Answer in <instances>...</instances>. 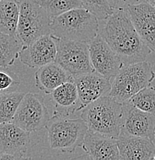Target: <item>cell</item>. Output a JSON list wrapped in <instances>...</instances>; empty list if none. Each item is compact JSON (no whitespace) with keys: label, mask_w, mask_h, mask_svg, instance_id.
<instances>
[{"label":"cell","mask_w":155,"mask_h":160,"mask_svg":"<svg viewBox=\"0 0 155 160\" xmlns=\"http://www.w3.org/2000/svg\"><path fill=\"white\" fill-rule=\"evenodd\" d=\"M100 34L117 53L124 66L146 61L151 50L141 39L127 9H116Z\"/></svg>","instance_id":"obj_1"},{"label":"cell","mask_w":155,"mask_h":160,"mask_svg":"<svg viewBox=\"0 0 155 160\" xmlns=\"http://www.w3.org/2000/svg\"><path fill=\"white\" fill-rule=\"evenodd\" d=\"M99 34L98 19L85 8H76L51 22V35L63 39L90 43Z\"/></svg>","instance_id":"obj_2"},{"label":"cell","mask_w":155,"mask_h":160,"mask_svg":"<svg viewBox=\"0 0 155 160\" xmlns=\"http://www.w3.org/2000/svg\"><path fill=\"white\" fill-rule=\"evenodd\" d=\"M81 111L80 117L90 130L118 139L121 131L123 103L107 95L93 102Z\"/></svg>","instance_id":"obj_3"},{"label":"cell","mask_w":155,"mask_h":160,"mask_svg":"<svg viewBox=\"0 0 155 160\" xmlns=\"http://www.w3.org/2000/svg\"><path fill=\"white\" fill-rule=\"evenodd\" d=\"M45 128L51 149L63 153H73L81 146L89 129L81 117L72 119L56 112Z\"/></svg>","instance_id":"obj_4"},{"label":"cell","mask_w":155,"mask_h":160,"mask_svg":"<svg viewBox=\"0 0 155 160\" xmlns=\"http://www.w3.org/2000/svg\"><path fill=\"white\" fill-rule=\"evenodd\" d=\"M154 79L155 72L148 62L124 66L111 82L109 96L123 103L141 89L151 86Z\"/></svg>","instance_id":"obj_5"},{"label":"cell","mask_w":155,"mask_h":160,"mask_svg":"<svg viewBox=\"0 0 155 160\" xmlns=\"http://www.w3.org/2000/svg\"><path fill=\"white\" fill-rule=\"evenodd\" d=\"M19 16L16 36L23 46L38 38L51 34L52 19L36 0H18Z\"/></svg>","instance_id":"obj_6"},{"label":"cell","mask_w":155,"mask_h":160,"mask_svg":"<svg viewBox=\"0 0 155 160\" xmlns=\"http://www.w3.org/2000/svg\"><path fill=\"white\" fill-rule=\"evenodd\" d=\"M53 38L57 49L55 62L73 78L94 71L90 57L89 43L63 39L56 36Z\"/></svg>","instance_id":"obj_7"},{"label":"cell","mask_w":155,"mask_h":160,"mask_svg":"<svg viewBox=\"0 0 155 160\" xmlns=\"http://www.w3.org/2000/svg\"><path fill=\"white\" fill-rule=\"evenodd\" d=\"M49 119V111L43 96L38 93L28 92L22 99L12 122L32 132L46 127Z\"/></svg>","instance_id":"obj_8"},{"label":"cell","mask_w":155,"mask_h":160,"mask_svg":"<svg viewBox=\"0 0 155 160\" xmlns=\"http://www.w3.org/2000/svg\"><path fill=\"white\" fill-rule=\"evenodd\" d=\"M89 51L94 71L108 79L114 78L124 66L117 53L100 33L89 43Z\"/></svg>","instance_id":"obj_9"},{"label":"cell","mask_w":155,"mask_h":160,"mask_svg":"<svg viewBox=\"0 0 155 160\" xmlns=\"http://www.w3.org/2000/svg\"><path fill=\"white\" fill-rule=\"evenodd\" d=\"M155 115L135 107L129 101L123 102L121 134L155 139Z\"/></svg>","instance_id":"obj_10"},{"label":"cell","mask_w":155,"mask_h":160,"mask_svg":"<svg viewBox=\"0 0 155 160\" xmlns=\"http://www.w3.org/2000/svg\"><path fill=\"white\" fill-rule=\"evenodd\" d=\"M29 145V132L13 122L0 123V155H11L16 159H29L26 156Z\"/></svg>","instance_id":"obj_11"},{"label":"cell","mask_w":155,"mask_h":160,"mask_svg":"<svg viewBox=\"0 0 155 160\" xmlns=\"http://www.w3.org/2000/svg\"><path fill=\"white\" fill-rule=\"evenodd\" d=\"M56 43L51 34L36 39L19 52V59L29 68H39L56 60Z\"/></svg>","instance_id":"obj_12"},{"label":"cell","mask_w":155,"mask_h":160,"mask_svg":"<svg viewBox=\"0 0 155 160\" xmlns=\"http://www.w3.org/2000/svg\"><path fill=\"white\" fill-rule=\"evenodd\" d=\"M79 96V111H81L93 102L110 94L111 90V79L96 71L85 73L73 78Z\"/></svg>","instance_id":"obj_13"},{"label":"cell","mask_w":155,"mask_h":160,"mask_svg":"<svg viewBox=\"0 0 155 160\" xmlns=\"http://www.w3.org/2000/svg\"><path fill=\"white\" fill-rule=\"evenodd\" d=\"M127 10L138 34L155 53V7L144 0L129 6Z\"/></svg>","instance_id":"obj_14"},{"label":"cell","mask_w":155,"mask_h":160,"mask_svg":"<svg viewBox=\"0 0 155 160\" xmlns=\"http://www.w3.org/2000/svg\"><path fill=\"white\" fill-rule=\"evenodd\" d=\"M86 159L94 160L121 159L116 139L88 129L80 146Z\"/></svg>","instance_id":"obj_15"},{"label":"cell","mask_w":155,"mask_h":160,"mask_svg":"<svg viewBox=\"0 0 155 160\" xmlns=\"http://www.w3.org/2000/svg\"><path fill=\"white\" fill-rule=\"evenodd\" d=\"M116 142L121 159H154L155 143L149 138L120 134Z\"/></svg>","instance_id":"obj_16"},{"label":"cell","mask_w":155,"mask_h":160,"mask_svg":"<svg viewBox=\"0 0 155 160\" xmlns=\"http://www.w3.org/2000/svg\"><path fill=\"white\" fill-rule=\"evenodd\" d=\"M73 77L56 62L41 66L35 73L36 86L46 94H50L63 83Z\"/></svg>","instance_id":"obj_17"},{"label":"cell","mask_w":155,"mask_h":160,"mask_svg":"<svg viewBox=\"0 0 155 160\" xmlns=\"http://www.w3.org/2000/svg\"><path fill=\"white\" fill-rule=\"evenodd\" d=\"M56 112L70 116L79 111L80 106L77 88L74 80L70 79L56 88L50 93Z\"/></svg>","instance_id":"obj_18"},{"label":"cell","mask_w":155,"mask_h":160,"mask_svg":"<svg viewBox=\"0 0 155 160\" xmlns=\"http://www.w3.org/2000/svg\"><path fill=\"white\" fill-rule=\"evenodd\" d=\"M19 16L18 0L0 1V32L16 36Z\"/></svg>","instance_id":"obj_19"},{"label":"cell","mask_w":155,"mask_h":160,"mask_svg":"<svg viewBox=\"0 0 155 160\" xmlns=\"http://www.w3.org/2000/svg\"><path fill=\"white\" fill-rule=\"evenodd\" d=\"M23 47L17 36L0 32V66L8 67L14 64Z\"/></svg>","instance_id":"obj_20"},{"label":"cell","mask_w":155,"mask_h":160,"mask_svg":"<svg viewBox=\"0 0 155 160\" xmlns=\"http://www.w3.org/2000/svg\"><path fill=\"white\" fill-rule=\"evenodd\" d=\"M26 93L0 92V123L12 122Z\"/></svg>","instance_id":"obj_21"},{"label":"cell","mask_w":155,"mask_h":160,"mask_svg":"<svg viewBox=\"0 0 155 160\" xmlns=\"http://www.w3.org/2000/svg\"><path fill=\"white\" fill-rule=\"evenodd\" d=\"M46 10L51 19L69 10L83 7L81 0H36Z\"/></svg>","instance_id":"obj_22"},{"label":"cell","mask_w":155,"mask_h":160,"mask_svg":"<svg viewBox=\"0 0 155 160\" xmlns=\"http://www.w3.org/2000/svg\"><path fill=\"white\" fill-rule=\"evenodd\" d=\"M128 101L137 109L155 115V87L154 86L144 88Z\"/></svg>","instance_id":"obj_23"},{"label":"cell","mask_w":155,"mask_h":160,"mask_svg":"<svg viewBox=\"0 0 155 160\" xmlns=\"http://www.w3.org/2000/svg\"><path fill=\"white\" fill-rule=\"evenodd\" d=\"M83 7L94 15L98 20H106L114 13L108 0H81Z\"/></svg>","instance_id":"obj_24"},{"label":"cell","mask_w":155,"mask_h":160,"mask_svg":"<svg viewBox=\"0 0 155 160\" xmlns=\"http://www.w3.org/2000/svg\"><path fill=\"white\" fill-rule=\"evenodd\" d=\"M18 75L7 67L0 66V92H13L20 86Z\"/></svg>","instance_id":"obj_25"},{"label":"cell","mask_w":155,"mask_h":160,"mask_svg":"<svg viewBox=\"0 0 155 160\" xmlns=\"http://www.w3.org/2000/svg\"><path fill=\"white\" fill-rule=\"evenodd\" d=\"M111 7L116 9H127L129 6L137 4L141 0H108Z\"/></svg>","instance_id":"obj_26"},{"label":"cell","mask_w":155,"mask_h":160,"mask_svg":"<svg viewBox=\"0 0 155 160\" xmlns=\"http://www.w3.org/2000/svg\"><path fill=\"white\" fill-rule=\"evenodd\" d=\"M146 1L148 2L149 3H151V5H153L155 7V0H146Z\"/></svg>","instance_id":"obj_27"},{"label":"cell","mask_w":155,"mask_h":160,"mask_svg":"<svg viewBox=\"0 0 155 160\" xmlns=\"http://www.w3.org/2000/svg\"><path fill=\"white\" fill-rule=\"evenodd\" d=\"M154 159H155V156H154Z\"/></svg>","instance_id":"obj_28"},{"label":"cell","mask_w":155,"mask_h":160,"mask_svg":"<svg viewBox=\"0 0 155 160\" xmlns=\"http://www.w3.org/2000/svg\"><path fill=\"white\" fill-rule=\"evenodd\" d=\"M154 135H155V132H154Z\"/></svg>","instance_id":"obj_29"},{"label":"cell","mask_w":155,"mask_h":160,"mask_svg":"<svg viewBox=\"0 0 155 160\" xmlns=\"http://www.w3.org/2000/svg\"><path fill=\"white\" fill-rule=\"evenodd\" d=\"M0 1H1V0H0Z\"/></svg>","instance_id":"obj_30"}]
</instances>
